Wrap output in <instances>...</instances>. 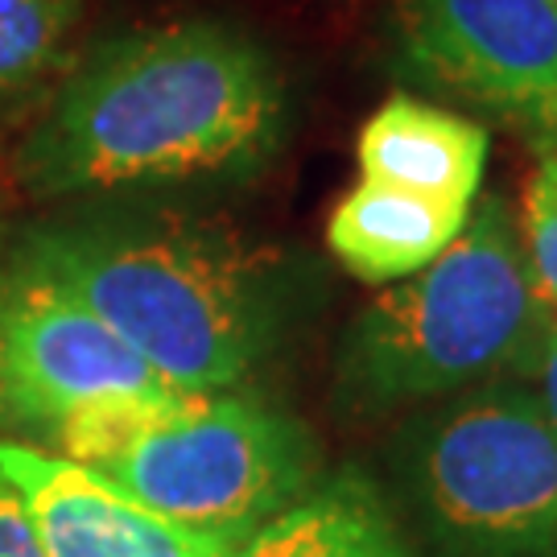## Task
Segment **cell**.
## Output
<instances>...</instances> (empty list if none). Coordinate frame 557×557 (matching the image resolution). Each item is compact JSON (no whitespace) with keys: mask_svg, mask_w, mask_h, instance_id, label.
<instances>
[{"mask_svg":"<svg viewBox=\"0 0 557 557\" xmlns=\"http://www.w3.org/2000/svg\"><path fill=\"white\" fill-rule=\"evenodd\" d=\"M529 376H533V384H537V405L541 413H545V421L554 425L557 434V319L549 314V322H545V331H541L537 347L529 351V359L520 363Z\"/></svg>","mask_w":557,"mask_h":557,"instance_id":"5bb4252c","label":"cell"},{"mask_svg":"<svg viewBox=\"0 0 557 557\" xmlns=\"http://www.w3.org/2000/svg\"><path fill=\"white\" fill-rule=\"evenodd\" d=\"M397 29L421 79L557 149L554 0H400Z\"/></svg>","mask_w":557,"mask_h":557,"instance_id":"8992f818","label":"cell"},{"mask_svg":"<svg viewBox=\"0 0 557 557\" xmlns=\"http://www.w3.org/2000/svg\"><path fill=\"white\" fill-rule=\"evenodd\" d=\"M21 264L66 285L170 388L223 393L277 343L281 264L211 223H83Z\"/></svg>","mask_w":557,"mask_h":557,"instance_id":"7a4b0ae2","label":"cell"},{"mask_svg":"<svg viewBox=\"0 0 557 557\" xmlns=\"http://www.w3.org/2000/svg\"><path fill=\"white\" fill-rule=\"evenodd\" d=\"M356 161L363 178L471 207L487 165V133L475 120L397 91L363 120Z\"/></svg>","mask_w":557,"mask_h":557,"instance_id":"9c48e42d","label":"cell"},{"mask_svg":"<svg viewBox=\"0 0 557 557\" xmlns=\"http://www.w3.org/2000/svg\"><path fill=\"white\" fill-rule=\"evenodd\" d=\"M520 248L545 310L557 306V149H545L524 182Z\"/></svg>","mask_w":557,"mask_h":557,"instance_id":"4fadbf2b","label":"cell"},{"mask_svg":"<svg viewBox=\"0 0 557 557\" xmlns=\"http://www.w3.org/2000/svg\"><path fill=\"white\" fill-rule=\"evenodd\" d=\"M545 322L517 223L487 195L434 264L384 289L347 326L338 388L356 409L442 397L520 368Z\"/></svg>","mask_w":557,"mask_h":557,"instance_id":"277c9868","label":"cell"},{"mask_svg":"<svg viewBox=\"0 0 557 557\" xmlns=\"http://www.w3.org/2000/svg\"><path fill=\"white\" fill-rule=\"evenodd\" d=\"M421 504L462 557H557V434L533 393L483 388L418 455Z\"/></svg>","mask_w":557,"mask_h":557,"instance_id":"5b68a950","label":"cell"},{"mask_svg":"<svg viewBox=\"0 0 557 557\" xmlns=\"http://www.w3.org/2000/svg\"><path fill=\"white\" fill-rule=\"evenodd\" d=\"M0 479L34 520L46 557H227V541L149 512L66 455L0 442Z\"/></svg>","mask_w":557,"mask_h":557,"instance_id":"ba28073f","label":"cell"},{"mask_svg":"<svg viewBox=\"0 0 557 557\" xmlns=\"http://www.w3.org/2000/svg\"><path fill=\"white\" fill-rule=\"evenodd\" d=\"M170 384L66 285L21 264L0 294V405L59 430L112 400L153 397Z\"/></svg>","mask_w":557,"mask_h":557,"instance_id":"52a82bcc","label":"cell"},{"mask_svg":"<svg viewBox=\"0 0 557 557\" xmlns=\"http://www.w3.org/2000/svg\"><path fill=\"white\" fill-rule=\"evenodd\" d=\"M75 21V0H0V112L34 91Z\"/></svg>","mask_w":557,"mask_h":557,"instance_id":"7c38bea8","label":"cell"},{"mask_svg":"<svg viewBox=\"0 0 557 557\" xmlns=\"http://www.w3.org/2000/svg\"><path fill=\"white\" fill-rule=\"evenodd\" d=\"M0 557H46L21 496L0 479Z\"/></svg>","mask_w":557,"mask_h":557,"instance_id":"9a60e30c","label":"cell"},{"mask_svg":"<svg viewBox=\"0 0 557 557\" xmlns=\"http://www.w3.org/2000/svg\"><path fill=\"white\" fill-rule=\"evenodd\" d=\"M66 458L91 467L149 512L236 545L289 508L314 479V446L294 418L236 393L112 400L62 421Z\"/></svg>","mask_w":557,"mask_h":557,"instance_id":"3957f363","label":"cell"},{"mask_svg":"<svg viewBox=\"0 0 557 557\" xmlns=\"http://www.w3.org/2000/svg\"><path fill=\"white\" fill-rule=\"evenodd\" d=\"M227 557H413L363 475H335L239 537Z\"/></svg>","mask_w":557,"mask_h":557,"instance_id":"8fae6325","label":"cell"},{"mask_svg":"<svg viewBox=\"0 0 557 557\" xmlns=\"http://www.w3.org/2000/svg\"><path fill=\"white\" fill-rule=\"evenodd\" d=\"M285 87L269 50L223 21L112 38L66 79L17 174L38 195L244 178L281 149Z\"/></svg>","mask_w":557,"mask_h":557,"instance_id":"6da1fadb","label":"cell"},{"mask_svg":"<svg viewBox=\"0 0 557 557\" xmlns=\"http://www.w3.org/2000/svg\"><path fill=\"white\" fill-rule=\"evenodd\" d=\"M554 4H557V0H554Z\"/></svg>","mask_w":557,"mask_h":557,"instance_id":"2e32d148","label":"cell"},{"mask_svg":"<svg viewBox=\"0 0 557 557\" xmlns=\"http://www.w3.org/2000/svg\"><path fill=\"white\" fill-rule=\"evenodd\" d=\"M471 207L359 178L326 220L331 257L368 285H397L421 273L462 236Z\"/></svg>","mask_w":557,"mask_h":557,"instance_id":"30bf717a","label":"cell"}]
</instances>
